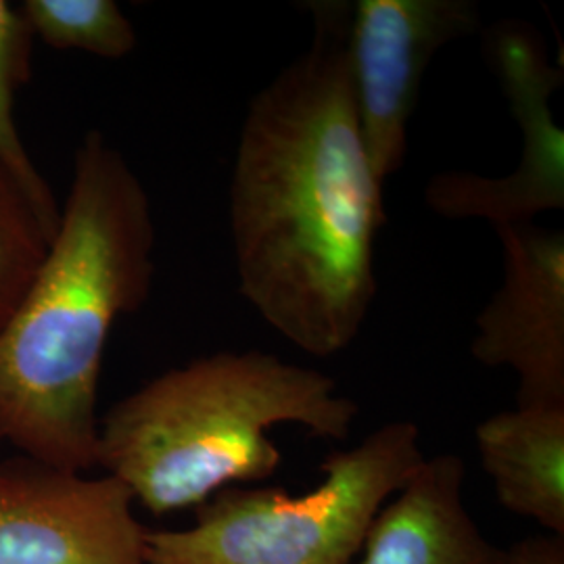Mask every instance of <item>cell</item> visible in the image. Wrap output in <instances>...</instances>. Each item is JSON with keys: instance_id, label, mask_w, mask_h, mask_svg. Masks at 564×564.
I'll use <instances>...</instances> for the list:
<instances>
[{"instance_id": "obj_1", "label": "cell", "mask_w": 564, "mask_h": 564, "mask_svg": "<svg viewBox=\"0 0 564 564\" xmlns=\"http://www.w3.org/2000/svg\"><path fill=\"white\" fill-rule=\"evenodd\" d=\"M310 46L247 109L230 182L239 293L316 358L347 349L377 297L387 224L349 74L347 2H310Z\"/></svg>"}, {"instance_id": "obj_2", "label": "cell", "mask_w": 564, "mask_h": 564, "mask_svg": "<svg viewBox=\"0 0 564 564\" xmlns=\"http://www.w3.org/2000/svg\"><path fill=\"white\" fill-rule=\"evenodd\" d=\"M155 241L139 174L90 130L41 265L0 328V442L67 470L97 466L105 347L151 295Z\"/></svg>"}, {"instance_id": "obj_3", "label": "cell", "mask_w": 564, "mask_h": 564, "mask_svg": "<svg viewBox=\"0 0 564 564\" xmlns=\"http://www.w3.org/2000/svg\"><path fill=\"white\" fill-rule=\"evenodd\" d=\"M360 405L333 377L263 351H220L172 368L116 403L99 429L97 466L134 502L167 514L232 484L272 477L281 449L268 431L302 424L345 442Z\"/></svg>"}, {"instance_id": "obj_4", "label": "cell", "mask_w": 564, "mask_h": 564, "mask_svg": "<svg viewBox=\"0 0 564 564\" xmlns=\"http://www.w3.org/2000/svg\"><path fill=\"white\" fill-rule=\"evenodd\" d=\"M414 423L383 424L333 452L323 481L300 496L282 487H228L186 529H147V564H354L377 514L423 466Z\"/></svg>"}, {"instance_id": "obj_5", "label": "cell", "mask_w": 564, "mask_h": 564, "mask_svg": "<svg viewBox=\"0 0 564 564\" xmlns=\"http://www.w3.org/2000/svg\"><path fill=\"white\" fill-rule=\"evenodd\" d=\"M487 65L502 86L512 118L523 134V155L505 178L444 172L424 188V203L452 220H487L494 228L533 224L545 212L564 209V130L552 111L563 86L535 25L505 20L484 34Z\"/></svg>"}, {"instance_id": "obj_6", "label": "cell", "mask_w": 564, "mask_h": 564, "mask_svg": "<svg viewBox=\"0 0 564 564\" xmlns=\"http://www.w3.org/2000/svg\"><path fill=\"white\" fill-rule=\"evenodd\" d=\"M473 0H358L349 18V74L364 147L384 188L408 158V128L424 74L452 42L477 32Z\"/></svg>"}, {"instance_id": "obj_7", "label": "cell", "mask_w": 564, "mask_h": 564, "mask_svg": "<svg viewBox=\"0 0 564 564\" xmlns=\"http://www.w3.org/2000/svg\"><path fill=\"white\" fill-rule=\"evenodd\" d=\"M120 479L28 456L0 463V564H147V527Z\"/></svg>"}, {"instance_id": "obj_8", "label": "cell", "mask_w": 564, "mask_h": 564, "mask_svg": "<svg viewBox=\"0 0 564 564\" xmlns=\"http://www.w3.org/2000/svg\"><path fill=\"white\" fill-rule=\"evenodd\" d=\"M502 286L477 316L473 358L510 368L517 405H564V237L535 224L496 228Z\"/></svg>"}, {"instance_id": "obj_9", "label": "cell", "mask_w": 564, "mask_h": 564, "mask_svg": "<svg viewBox=\"0 0 564 564\" xmlns=\"http://www.w3.org/2000/svg\"><path fill=\"white\" fill-rule=\"evenodd\" d=\"M463 489V458H424L377 514L360 564H506L508 550L485 538Z\"/></svg>"}, {"instance_id": "obj_10", "label": "cell", "mask_w": 564, "mask_h": 564, "mask_svg": "<svg viewBox=\"0 0 564 564\" xmlns=\"http://www.w3.org/2000/svg\"><path fill=\"white\" fill-rule=\"evenodd\" d=\"M498 502L564 538V405H517L475 429Z\"/></svg>"}, {"instance_id": "obj_11", "label": "cell", "mask_w": 564, "mask_h": 564, "mask_svg": "<svg viewBox=\"0 0 564 564\" xmlns=\"http://www.w3.org/2000/svg\"><path fill=\"white\" fill-rule=\"evenodd\" d=\"M18 9L32 39L57 51L116 61L139 44L132 21L113 0H23Z\"/></svg>"}, {"instance_id": "obj_12", "label": "cell", "mask_w": 564, "mask_h": 564, "mask_svg": "<svg viewBox=\"0 0 564 564\" xmlns=\"http://www.w3.org/2000/svg\"><path fill=\"white\" fill-rule=\"evenodd\" d=\"M34 39L18 4L0 0V163L28 191L44 220L57 228L59 205L21 139L15 121L18 90L32 76Z\"/></svg>"}, {"instance_id": "obj_13", "label": "cell", "mask_w": 564, "mask_h": 564, "mask_svg": "<svg viewBox=\"0 0 564 564\" xmlns=\"http://www.w3.org/2000/svg\"><path fill=\"white\" fill-rule=\"evenodd\" d=\"M55 228L0 163V328L34 279Z\"/></svg>"}, {"instance_id": "obj_14", "label": "cell", "mask_w": 564, "mask_h": 564, "mask_svg": "<svg viewBox=\"0 0 564 564\" xmlns=\"http://www.w3.org/2000/svg\"><path fill=\"white\" fill-rule=\"evenodd\" d=\"M506 564H564V538L540 535L508 547Z\"/></svg>"}]
</instances>
